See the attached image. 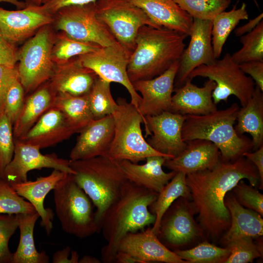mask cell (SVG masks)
Returning a JSON list of instances; mask_svg holds the SVG:
<instances>
[{
	"mask_svg": "<svg viewBox=\"0 0 263 263\" xmlns=\"http://www.w3.org/2000/svg\"><path fill=\"white\" fill-rule=\"evenodd\" d=\"M247 179L252 187L260 183L258 171L245 157L221 161L213 168L186 175L192 205L198 214L200 227L213 239L227 231L231 217L225 205L227 193L240 181Z\"/></svg>",
	"mask_w": 263,
	"mask_h": 263,
	"instance_id": "cell-1",
	"label": "cell"
},
{
	"mask_svg": "<svg viewBox=\"0 0 263 263\" xmlns=\"http://www.w3.org/2000/svg\"><path fill=\"white\" fill-rule=\"evenodd\" d=\"M157 195L129 180L126 183L100 223V231L107 242L101 249L102 262L114 263L119 243L128 233L143 230L154 223L155 215L150 207Z\"/></svg>",
	"mask_w": 263,
	"mask_h": 263,
	"instance_id": "cell-2",
	"label": "cell"
},
{
	"mask_svg": "<svg viewBox=\"0 0 263 263\" xmlns=\"http://www.w3.org/2000/svg\"><path fill=\"white\" fill-rule=\"evenodd\" d=\"M187 37L164 27L142 26L136 36L135 48L127 67L131 81L154 78L179 61Z\"/></svg>",
	"mask_w": 263,
	"mask_h": 263,
	"instance_id": "cell-3",
	"label": "cell"
},
{
	"mask_svg": "<svg viewBox=\"0 0 263 263\" xmlns=\"http://www.w3.org/2000/svg\"><path fill=\"white\" fill-rule=\"evenodd\" d=\"M239 105L204 115H186L182 130L184 142L196 139L208 140L219 149L221 160L232 161L252 149L251 139L236 132Z\"/></svg>",
	"mask_w": 263,
	"mask_h": 263,
	"instance_id": "cell-4",
	"label": "cell"
},
{
	"mask_svg": "<svg viewBox=\"0 0 263 263\" xmlns=\"http://www.w3.org/2000/svg\"><path fill=\"white\" fill-rule=\"evenodd\" d=\"M70 160L76 184L84 191L95 207L96 222L99 227L106 211L119 196L128 181L116 161L107 156Z\"/></svg>",
	"mask_w": 263,
	"mask_h": 263,
	"instance_id": "cell-5",
	"label": "cell"
},
{
	"mask_svg": "<svg viewBox=\"0 0 263 263\" xmlns=\"http://www.w3.org/2000/svg\"><path fill=\"white\" fill-rule=\"evenodd\" d=\"M117 106L112 115L114 131L107 156L114 161L128 160L133 163L153 156H169L153 149L145 139L141 128L146 119L131 102L122 97L116 100Z\"/></svg>",
	"mask_w": 263,
	"mask_h": 263,
	"instance_id": "cell-6",
	"label": "cell"
},
{
	"mask_svg": "<svg viewBox=\"0 0 263 263\" xmlns=\"http://www.w3.org/2000/svg\"><path fill=\"white\" fill-rule=\"evenodd\" d=\"M53 192L56 215L64 231L80 239L100 232L94 204L73 174L59 181Z\"/></svg>",
	"mask_w": 263,
	"mask_h": 263,
	"instance_id": "cell-7",
	"label": "cell"
},
{
	"mask_svg": "<svg viewBox=\"0 0 263 263\" xmlns=\"http://www.w3.org/2000/svg\"><path fill=\"white\" fill-rule=\"evenodd\" d=\"M50 25L39 29L19 50V80L25 94L36 90L54 74L52 51L55 37Z\"/></svg>",
	"mask_w": 263,
	"mask_h": 263,
	"instance_id": "cell-8",
	"label": "cell"
},
{
	"mask_svg": "<svg viewBox=\"0 0 263 263\" xmlns=\"http://www.w3.org/2000/svg\"><path fill=\"white\" fill-rule=\"evenodd\" d=\"M197 76L207 77L215 82L212 97L216 105L222 101L227 102L229 96L233 95L243 107L252 96L255 88L253 80L240 69L229 53L225 54L221 59H216L211 64L197 67L190 73L188 79L192 80Z\"/></svg>",
	"mask_w": 263,
	"mask_h": 263,
	"instance_id": "cell-9",
	"label": "cell"
},
{
	"mask_svg": "<svg viewBox=\"0 0 263 263\" xmlns=\"http://www.w3.org/2000/svg\"><path fill=\"white\" fill-rule=\"evenodd\" d=\"M95 8L97 18L116 41L131 53L135 48L136 36L142 26L160 28L129 0H98Z\"/></svg>",
	"mask_w": 263,
	"mask_h": 263,
	"instance_id": "cell-10",
	"label": "cell"
},
{
	"mask_svg": "<svg viewBox=\"0 0 263 263\" xmlns=\"http://www.w3.org/2000/svg\"><path fill=\"white\" fill-rule=\"evenodd\" d=\"M55 28L76 40L101 47L118 43L97 18L95 2L64 7L53 15Z\"/></svg>",
	"mask_w": 263,
	"mask_h": 263,
	"instance_id": "cell-11",
	"label": "cell"
},
{
	"mask_svg": "<svg viewBox=\"0 0 263 263\" xmlns=\"http://www.w3.org/2000/svg\"><path fill=\"white\" fill-rule=\"evenodd\" d=\"M132 53L120 43L101 47L98 50L78 56L82 65L109 82L123 85L128 91L131 103L138 110L141 97L134 89L127 74Z\"/></svg>",
	"mask_w": 263,
	"mask_h": 263,
	"instance_id": "cell-12",
	"label": "cell"
},
{
	"mask_svg": "<svg viewBox=\"0 0 263 263\" xmlns=\"http://www.w3.org/2000/svg\"><path fill=\"white\" fill-rule=\"evenodd\" d=\"M38 148L19 140H15L12 160L6 167L4 179L10 184L27 181V173L33 169L50 168L74 174L70 160L60 158L54 153L43 154Z\"/></svg>",
	"mask_w": 263,
	"mask_h": 263,
	"instance_id": "cell-13",
	"label": "cell"
},
{
	"mask_svg": "<svg viewBox=\"0 0 263 263\" xmlns=\"http://www.w3.org/2000/svg\"><path fill=\"white\" fill-rule=\"evenodd\" d=\"M186 115L170 111L155 115L146 116L145 137L156 151L170 158L180 154L186 148L187 142L182 137V130Z\"/></svg>",
	"mask_w": 263,
	"mask_h": 263,
	"instance_id": "cell-14",
	"label": "cell"
},
{
	"mask_svg": "<svg viewBox=\"0 0 263 263\" xmlns=\"http://www.w3.org/2000/svg\"><path fill=\"white\" fill-rule=\"evenodd\" d=\"M193 19L189 36L190 41L179 60L174 81L177 88L185 83L195 68L202 65L211 64L216 59L212 44V21Z\"/></svg>",
	"mask_w": 263,
	"mask_h": 263,
	"instance_id": "cell-15",
	"label": "cell"
},
{
	"mask_svg": "<svg viewBox=\"0 0 263 263\" xmlns=\"http://www.w3.org/2000/svg\"><path fill=\"white\" fill-rule=\"evenodd\" d=\"M53 21V16L41 5L27 6L17 10L0 7V34L15 45L33 36L42 27L52 24Z\"/></svg>",
	"mask_w": 263,
	"mask_h": 263,
	"instance_id": "cell-16",
	"label": "cell"
},
{
	"mask_svg": "<svg viewBox=\"0 0 263 263\" xmlns=\"http://www.w3.org/2000/svg\"><path fill=\"white\" fill-rule=\"evenodd\" d=\"M186 199L180 197L174 201L161 221L157 236L162 242L171 246L185 244L202 231L193 219L195 210L192 203Z\"/></svg>",
	"mask_w": 263,
	"mask_h": 263,
	"instance_id": "cell-17",
	"label": "cell"
},
{
	"mask_svg": "<svg viewBox=\"0 0 263 263\" xmlns=\"http://www.w3.org/2000/svg\"><path fill=\"white\" fill-rule=\"evenodd\" d=\"M179 62H175L165 72L154 78L132 82L134 89L141 95L138 111L144 118L170 111Z\"/></svg>",
	"mask_w": 263,
	"mask_h": 263,
	"instance_id": "cell-18",
	"label": "cell"
},
{
	"mask_svg": "<svg viewBox=\"0 0 263 263\" xmlns=\"http://www.w3.org/2000/svg\"><path fill=\"white\" fill-rule=\"evenodd\" d=\"M114 131L112 114L93 119L79 132L75 144L70 153V160L107 156Z\"/></svg>",
	"mask_w": 263,
	"mask_h": 263,
	"instance_id": "cell-19",
	"label": "cell"
},
{
	"mask_svg": "<svg viewBox=\"0 0 263 263\" xmlns=\"http://www.w3.org/2000/svg\"><path fill=\"white\" fill-rule=\"evenodd\" d=\"M118 251L131 254L142 263H188L168 248L150 227L139 232L128 233L121 239Z\"/></svg>",
	"mask_w": 263,
	"mask_h": 263,
	"instance_id": "cell-20",
	"label": "cell"
},
{
	"mask_svg": "<svg viewBox=\"0 0 263 263\" xmlns=\"http://www.w3.org/2000/svg\"><path fill=\"white\" fill-rule=\"evenodd\" d=\"M186 142L185 149L176 156L167 159L164 166L187 175L211 169L221 161L220 151L212 142L201 139Z\"/></svg>",
	"mask_w": 263,
	"mask_h": 263,
	"instance_id": "cell-21",
	"label": "cell"
},
{
	"mask_svg": "<svg viewBox=\"0 0 263 263\" xmlns=\"http://www.w3.org/2000/svg\"><path fill=\"white\" fill-rule=\"evenodd\" d=\"M74 133L64 114L59 109L52 107L25 134L17 140L41 150L67 140Z\"/></svg>",
	"mask_w": 263,
	"mask_h": 263,
	"instance_id": "cell-22",
	"label": "cell"
},
{
	"mask_svg": "<svg viewBox=\"0 0 263 263\" xmlns=\"http://www.w3.org/2000/svg\"><path fill=\"white\" fill-rule=\"evenodd\" d=\"M97 77L93 70L82 65L78 56L56 65L48 85L55 95L65 93L83 95L90 92Z\"/></svg>",
	"mask_w": 263,
	"mask_h": 263,
	"instance_id": "cell-23",
	"label": "cell"
},
{
	"mask_svg": "<svg viewBox=\"0 0 263 263\" xmlns=\"http://www.w3.org/2000/svg\"><path fill=\"white\" fill-rule=\"evenodd\" d=\"M216 83L208 79L199 87L188 79L181 87L174 89L170 112L182 115H204L217 110L212 97Z\"/></svg>",
	"mask_w": 263,
	"mask_h": 263,
	"instance_id": "cell-24",
	"label": "cell"
},
{
	"mask_svg": "<svg viewBox=\"0 0 263 263\" xmlns=\"http://www.w3.org/2000/svg\"><path fill=\"white\" fill-rule=\"evenodd\" d=\"M140 8L157 27L189 36L193 18L173 0H129Z\"/></svg>",
	"mask_w": 263,
	"mask_h": 263,
	"instance_id": "cell-25",
	"label": "cell"
},
{
	"mask_svg": "<svg viewBox=\"0 0 263 263\" xmlns=\"http://www.w3.org/2000/svg\"><path fill=\"white\" fill-rule=\"evenodd\" d=\"M68 174L54 169L50 175L38 177L35 181L11 184L19 196L27 199L34 207L41 218V225L44 227L48 235L53 227L54 213L50 208L44 207V201L48 193Z\"/></svg>",
	"mask_w": 263,
	"mask_h": 263,
	"instance_id": "cell-26",
	"label": "cell"
},
{
	"mask_svg": "<svg viewBox=\"0 0 263 263\" xmlns=\"http://www.w3.org/2000/svg\"><path fill=\"white\" fill-rule=\"evenodd\" d=\"M167 159L169 158L162 156H150L142 165L128 160L116 162L129 181L159 193L177 173L163 170L162 167Z\"/></svg>",
	"mask_w": 263,
	"mask_h": 263,
	"instance_id": "cell-27",
	"label": "cell"
},
{
	"mask_svg": "<svg viewBox=\"0 0 263 263\" xmlns=\"http://www.w3.org/2000/svg\"><path fill=\"white\" fill-rule=\"evenodd\" d=\"M225 204L231 217V223L223 240L228 242L242 237L252 238L263 234V219L256 211L241 205L235 196L225 197Z\"/></svg>",
	"mask_w": 263,
	"mask_h": 263,
	"instance_id": "cell-28",
	"label": "cell"
},
{
	"mask_svg": "<svg viewBox=\"0 0 263 263\" xmlns=\"http://www.w3.org/2000/svg\"><path fill=\"white\" fill-rule=\"evenodd\" d=\"M55 96L47 84L25 99L20 112L13 125L14 140L25 134L42 115L52 107Z\"/></svg>",
	"mask_w": 263,
	"mask_h": 263,
	"instance_id": "cell-29",
	"label": "cell"
},
{
	"mask_svg": "<svg viewBox=\"0 0 263 263\" xmlns=\"http://www.w3.org/2000/svg\"><path fill=\"white\" fill-rule=\"evenodd\" d=\"M257 86L246 105L239 108L235 130L239 135L244 133L251 136L252 149L263 145V93Z\"/></svg>",
	"mask_w": 263,
	"mask_h": 263,
	"instance_id": "cell-30",
	"label": "cell"
},
{
	"mask_svg": "<svg viewBox=\"0 0 263 263\" xmlns=\"http://www.w3.org/2000/svg\"><path fill=\"white\" fill-rule=\"evenodd\" d=\"M20 230L18 246L13 253L12 263H48L49 257L45 251L39 252L35 244L34 230L40 217L37 212L31 214H19Z\"/></svg>",
	"mask_w": 263,
	"mask_h": 263,
	"instance_id": "cell-31",
	"label": "cell"
},
{
	"mask_svg": "<svg viewBox=\"0 0 263 263\" xmlns=\"http://www.w3.org/2000/svg\"><path fill=\"white\" fill-rule=\"evenodd\" d=\"M52 107L59 109L64 115L75 133L94 119L88 94L73 95L59 93L55 95Z\"/></svg>",
	"mask_w": 263,
	"mask_h": 263,
	"instance_id": "cell-32",
	"label": "cell"
},
{
	"mask_svg": "<svg viewBox=\"0 0 263 263\" xmlns=\"http://www.w3.org/2000/svg\"><path fill=\"white\" fill-rule=\"evenodd\" d=\"M180 197L188 198L190 193L186 183V174L177 172L170 181L158 193L150 210L155 215V221L151 229L158 235L162 218L170 206Z\"/></svg>",
	"mask_w": 263,
	"mask_h": 263,
	"instance_id": "cell-33",
	"label": "cell"
},
{
	"mask_svg": "<svg viewBox=\"0 0 263 263\" xmlns=\"http://www.w3.org/2000/svg\"><path fill=\"white\" fill-rule=\"evenodd\" d=\"M248 19L246 4L236 9V6L229 11H223L212 21V44L214 57L218 59L228 36L242 20Z\"/></svg>",
	"mask_w": 263,
	"mask_h": 263,
	"instance_id": "cell-34",
	"label": "cell"
},
{
	"mask_svg": "<svg viewBox=\"0 0 263 263\" xmlns=\"http://www.w3.org/2000/svg\"><path fill=\"white\" fill-rule=\"evenodd\" d=\"M101 47L93 43L76 40L61 32L55 37L52 58L55 65H61L74 57L93 52Z\"/></svg>",
	"mask_w": 263,
	"mask_h": 263,
	"instance_id": "cell-35",
	"label": "cell"
},
{
	"mask_svg": "<svg viewBox=\"0 0 263 263\" xmlns=\"http://www.w3.org/2000/svg\"><path fill=\"white\" fill-rule=\"evenodd\" d=\"M110 82L97 77L88 94L94 119L112 114L117 106L110 90Z\"/></svg>",
	"mask_w": 263,
	"mask_h": 263,
	"instance_id": "cell-36",
	"label": "cell"
},
{
	"mask_svg": "<svg viewBox=\"0 0 263 263\" xmlns=\"http://www.w3.org/2000/svg\"><path fill=\"white\" fill-rule=\"evenodd\" d=\"M242 48L231 55L238 64L250 61H263V21L250 32L240 37Z\"/></svg>",
	"mask_w": 263,
	"mask_h": 263,
	"instance_id": "cell-37",
	"label": "cell"
},
{
	"mask_svg": "<svg viewBox=\"0 0 263 263\" xmlns=\"http://www.w3.org/2000/svg\"><path fill=\"white\" fill-rule=\"evenodd\" d=\"M174 252L182 260L191 263H224L230 253L227 247H218L207 242L189 249Z\"/></svg>",
	"mask_w": 263,
	"mask_h": 263,
	"instance_id": "cell-38",
	"label": "cell"
},
{
	"mask_svg": "<svg viewBox=\"0 0 263 263\" xmlns=\"http://www.w3.org/2000/svg\"><path fill=\"white\" fill-rule=\"evenodd\" d=\"M193 19L212 21L225 11L231 0H173Z\"/></svg>",
	"mask_w": 263,
	"mask_h": 263,
	"instance_id": "cell-39",
	"label": "cell"
},
{
	"mask_svg": "<svg viewBox=\"0 0 263 263\" xmlns=\"http://www.w3.org/2000/svg\"><path fill=\"white\" fill-rule=\"evenodd\" d=\"M37 212L34 207L19 196L11 184L0 178V214L17 215Z\"/></svg>",
	"mask_w": 263,
	"mask_h": 263,
	"instance_id": "cell-40",
	"label": "cell"
},
{
	"mask_svg": "<svg viewBox=\"0 0 263 263\" xmlns=\"http://www.w3.org/2000/svg\"><path fill=\"white\" fill-rule=\"evenodd\" d=\"M226 244L230 253L224 263H252L262 255L260 247L250 237L237 238Z\"/></svg>",
	"mask_w": 263,
	"mask_h": 263,
	"instance_id": "cell-41",
	"label": "cell"
},
{
	"mask_svg": "<svg viewBox=\"0 0 263 263\" xmlns=\"http://www.w3.org/2000/svg\"><path fill=\"white\" fill-rule=\"evenodd\" d=\"M15 140L13 124L5 115L0 113V178L4 179V170L13 157Z\"/></svg>",
	"mask_w": 263,
	"mask_h": 263,
	"instance_id": "cell-42",
	"label": "cell"
},
{
	"mask_svg": "<svg viewBox=\"0 0 263 263\" xmlns=\"http://www.w3.org/2000/svg\"><path fill=\"white\" fill-rule=\"evenodd\" d=\"M19 226L17 215L0 214V263H12L13 253L9 249V242Z\"/></svg>",
	"mask_w": 263,
	"mask_h": 263,
	"instance_id": "cell-43",
	"label": "cell"
},
{
	"mask_svg": "<svg viewBox=\"0 0 263 263\" xmlns=\"http://www.w3.org/2000/svg\"><path fill=\"white\" fill-rule=\"evenodd\" d=\"M25 91L19 79L7 91L0 113H4L13 125L17 119L25 100Z\"/></svg>",
	"mask_w": 263,
	"mask_h": 263,
	"instance_id": "cell-44",
	"label": "cell"
},
{
	"mask_svg": "<svg viewBox=\"0 0 263 263\" xmlns=\"http://www.w3.org/2000/svg\"><path fill=\"white\" fill-rule=\"evenodd\" d=\"M238 202L243 207L263 215V195L253 187L245 184L243 180L232 189Z\"/></svg>",
	"mask_w": 263,
	"mask_h": 263,
	"instance_id": "cell-45",
	"label": "cell"
},
{
	"mask_svg": "<svg viewBox=\"0 0 263 263\" xmlns=\"http://www.w3.org/2000/svg\"><path fill=\"white\" fill-rule=\"evenodd\" d=\"M19 79V73L16 65H0V110L7 91Z\"/></svg>",
	"mask_w": 263,
	"mask_h": 263,
	"instance_id": "cell-46",
	"label": "cell"
},
{
	"mask_svg": "<svg viewBox=\"0 0 263 263\" xmlns=\"http://www.w3.org/2000/svg\"><path fill=\"white\" fill-rule=\"evenodd\" d=\"M18 52L16 45L7 41L0 34V65H16Z\"/></svg>",
	"mask_w": 263,
	"mask_h": 263,
	"instance_id": "cell-47",
	"label": "cell"
},
{
	"mask_svg": "<svg viewBox=\"0 0 263 263\" xmlns=\"http://www.w3.org/2000/svg\"><path fill=\"white\" fill-rule=\"evenodd\" d=\"M240 69L250 75L256 86L263 92V61H250L239 64Z\"/></svg>",
	"mask_w": 263,
	"mask_h": 263,
	"instance_id": "cell-48",
	"label": "cell"
},
{
	"mask_svg": "<svg viewBox=\"0 0 263 263\" xmlns=\"http://www.w3.org/2000/svg\"><path fill=\"white\" fill-rule=\"evenodd\" d=\"M98 0H44L42 6L49 14L53 16L60 9L68 6L83 5L95 2Z\"/></svg>",
	"mask_w": 263,
	"mask_h": 263,
	"instance_id": "cell-49",
	"label": "cell"
},
{
	"mask_svg": "<svg viewBox=\"0 0 263 263\" xmlns=\"http://www.w3.org/2000/svg\"><path fill=\"white\" fill-rule=\"evenodd\" d=\"M79 259L77 251L69 246L56 251L53 256V263H78Z\"/></svg>",
	"mask_w": 263,
	"mask_h": 263,
	"instance_id": "cell-50",
	"label": "cell"
},
{
	"mask_svg": "<svg viewBox=\"0 0 263 263\" xmlns=\"http://www.w3.org/2000/svg\"><path fill=\"white\" fill-rule=\"evenodd\" d=\"M243 156L251 162L256 168L260 179V188L263 189V145L254 152L246 151Z\"/></svg>",
	"mask_w": 263,
	"mask_h": 263,
	"instance_id": "cell-51",
	"label": "cell"
},
{
	"mask_svg": "<svg viewBox=\"0 0 263 263\" xmlns=\"http://www.w3.org/2000/svg\"><path fill=\"white\" fill-rule=\"evenodd\" d=\"M263 14L262 13L254 19L249 20L246 23L236 28L234 31L235 35L240 37L250 32L263 20Z\"/></svg>",
	"mask_w": 263,
	"mask_h": 263,
	"instance_id": "cell-52",
	"label": "cell"
},
{
	"mask_svg": "<svg viewBox=\"0 0 263 263\" xmlns=\"http://www.w3.org/2000/svg\"><path fill=\"white\" fill-rule=\"evenodd\" d=\"M114 263H142L139 260L131 254L123 251H118L115 257Z\"/></svg>",
	"mask_w": 263,
	"mask_h": 263,
	"instance_id": "cell-53",
	"label": "cell"
},
{
	"mask_svg": "<svg viewBox=\"0 0 263 263\" xmlns=\"http://www.w3.org/2000/svg\"><path fill=\"white\" fill-rule=\"evenodd\" d=\"M101 261L97 258L90 255H85L79 259L78 263H100Z\"/></svg>",
	"mask_w": 263,
	"mask_h": 263,
	"instance_id": "cell-54",
	"label": "cell"
},
{
	"mask_svg": "<svg viewBox=\"0 0 263 263\" xmlns=\"http://www.w3.org/2000/svg\"><path fill=\"white\" fill-rule=\"evenodd\" d=\"M5 2L11 3L15 5L18 9H21L26 7L25 2L21 1L20 0H0V2Z\"/></svg>",
	"mask_w": 263,
	"mask_h": 263,
	"instance_id": "cell-55",
	"label": "cell"
},
{
	"mask_svg": "<svg viewBox=\"0 0 263 263\" xmlns=\"http://www.w3.org/2000/svg\"><path fill=\"white\" fill-rule=\"evenodd\" d=\"M44 0H26L27 6H40L42 5Z\"/></svg>",
	"mask_w": 263,
	"mask_h": 263,
	"instance_id": "cell-56",
	"label": "cell"
},
{
	"mask_svg": "<svg viewBox=\"0 0 263 263\" xmlns=\"http://www.w3.org/2000/svg\"><path fill=\"white\" fill-rule=\"evenodd\" d=\"M253 0L254 1L255 4L258 7V2L257 1V0Z\"/></svg>",
	"mask_w": 263,
	"mask_h": 263,
	"instance_id": "cell-57",
	"label": "cell"
}]
</instances>
